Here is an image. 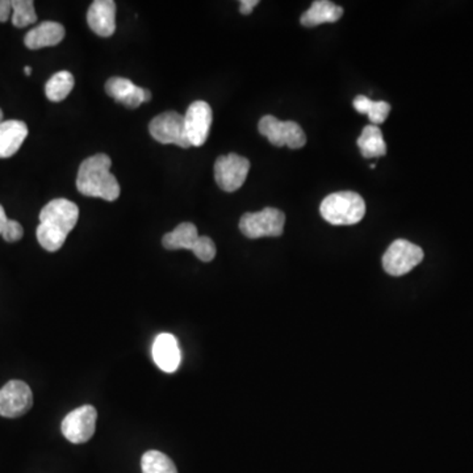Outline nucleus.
<instances>
[{"mask_svg":"<svg viewBox=\"0 0 473 473\" xmlns=\"http://www.w3.org/2000/svg\"><path fill=\"white\" fill-rule=\"evenodd\" d=\"M80 208L67 199H54L40 212L36 236L40 245L50 253L64 246L70 232L77 225Z\"/></svg>","mask_w":473,"mask_h":473,"instance_id":"nucleus-1","label":"nucleus"},{"mask_svg":"<svg viewBox=\"0 0 473 473\" xmlns=\"http://www.w3.org/2000/svg\"><path fill=\"white\" fill-rule=\"evenodd\" d=\"M112 161L107 154H96L80 164L77 188L85 196L115 202L120 196V185L111 172Z\"/></svg>","mask_w":473,"mask_h":473,"instance_id":"nucleus-2","label":"nucleus"},{"mask_svg":"<svg viewBox=\"0 0 473 473\" xmlns=\"http://www.w3.org/2000/svg\"><path fill=\"white\" fill-rule=\"evenodd\" d=\"M320 212L332 225H355L366 215V202L355 192H335L321 202Z\"/></svg>","mask_w":473,"mask_h":473,"instance_id":"nucleus-3","label":"nucleus"},{"mask_svg":"<svg viewBox=\"0 0 473 473\" xmlns=\"http://www.w3.org/2000/svg\"><path fill=\"white\" fill-rule=\"evenodd\" d=\"M286 215L277 208H264L261 212L245 213L240 220L243 236L258 240L262 237H280L284 232Z\"/></svg>","mask_w":473,"mask_h":473,"instance_id":"nucleus-4","label":"nucleus"},{"mask_svg":"<svg viewBox=\"0 0 473 473\" xmlns=\"http://www.w3.org/2000/svg\"><path fill=\"white\" fill-rule=\"evenodd\" d=\"M423 261V250L407 240H396L383 256V267L392 277H402Z\"/></svg>","mask_w":473,"mask_h":473,"instance_id":"nucleus-5","label":"nucleus"},{"mask_svg":"<svg viewBox=\"0 0 473 473\" xmlns=\"http://www.w3.org/2000/svg\"><path fill=\"white\" fill-rule=\"evenodd\" d=\"M149 132L156 142L191 148L186 132L185 116L175 111H167L154 118L149 124Z\"/></svg>","mask_w":473,"mask_h":473,"instance_id":"nucleus-6","label":"nucleus"},{"mask_svg":"<svg viewBox=\"0 0 473 473\" xmlns=\"http://www.w3.org/2000/svg\"><path fill=\"white\" fill-rule=\"evenodd\" d=\"M259 134L278 148L288 146L300 149L307 143V136L294 121H280L275 116H263L259 121Z\"/></svg>","mask_w":473,"mask_h":473,"instance_id":"nucleus-7","label":"nucleus"},{"mask_svg":"<svg viewBox=\"0 0 473 473\" xmlns=\"http://www.w3.org/2000/svg\"><path fill=\"white\" fill-rule=\"evenodd\" d=\"M250 172V162L245 156L231 153L218 156L215 164V179L218 187L225 192H234L242 187Z\"/></svg>","mask_w":473,"mask_h":473,"instance_id":"nucleus-8","label":"nucleus"},{"mask_svg":"<svg viewBox=\"0 0 473 473\" xmlns=\"http://www.w3.org/2000/svg\"><path fill=\"white\" fill-rule=\"evenodd\" d=\"M34 394L28 384L21 380H11L0 389V416L18 418L31 410Z\"/></svg>","mask_w":473,"mask_h":473,"instance_id":"nucleus-9","label":"nucleus"},{"mask_svg":"<svg viewBox=\"0 0 473 473\" xmlns=\"http://www.w3.org/2000/svg\"><path fill=\"white\" fill-rule=\"evenodd\" d=\"M96 418V409L91 405H83L70 412L62 421V434L75 445L88 442L94 437Z\"/></svg>","mask_w":473,"mask_h":473,"instance_id":"nucleus-10","label":"nucleus"},{"mask_svg":"<svg viewBox=\"0 0 473 473\" xmlns=\"http://www.w3.org/2000/svg\"><path fill=\"white\" fill-rule=\"evenodd\" d=\"M212 108L207 102L197 100L189 105L185 115L186 132L191 146L204 145L212 126Z\"/></svg>","mask_w":473,"mask_h":473,"instance_id":"nucleus-11","label":"nucleus"},{"mask_svg":"<svg viewBox=\"0 0 473 473\" xmlns=\"http://www.w3.org/2000/svg\"><path fill=\"white\" fill-rule=\"evenodd\" d=\"M105 93L115 102L121 103L126 108H139L143 103L150 102L151 93L146 88H139L126 78L113 77L105 83Z\"/></svg>","mask_w":473,"mask_h":473,"instance_id":"nucleus-12","label":"nucleus"},{"mask_svg":"<svg viewBox=\"0 0 473 473\" xmlns=\"http://www.w3.org/2000/svg\"><path fill=\"white\" fill-rule=\"evenodd\" d=\"M88 23L97 36H112L116 31V3L112 0H95L88 8Z\"/></svg>","mask_w":473,"mask_h":473,"instance_id":"nucleus-13","label":"nucleus"},{"mask_svg":"<svg viewBox=\"0 0 473 473\" xmlns=\"http://www.w3.org/2000/svg\"><path fill=\"white\" fill-rule=\"evenodd\" d=\"M153 359L156 366L167 374L177 371L180 366V348L177 338L170 332H162L154 340Z\"/></svg>","mask_w":473,"mask_h":473,"instance_id":"nucleus-14","label":"nucleus"},{"mask_svg":"<svg viewBox=\"0 0 473 473\" xmlns=\"http://www.w3.org/2000/svg\"><path fill=\"white\" fill-rule=\"evenodd\" d=\"M28 134V126L24 121H3L0 124V158H10L15 156L20 150Z\"/></svg>","mask_w":473,"mask_h":473,"instance_id":"nucleus-15","label":"nucleus"},{"mask_svg":"<svg viewBox=\"0 0 473 473\" xmlns=\"http://www.w3.org/2000/svg\"><path fill=\"white\" fill-rule=\"evenodd\" d=\"M65 39V28L56 21H44L34 27L24 37V44L32 50L37 49L56 47Z\"/></svg>","mask_w":473,"mask_h":473,"instance_id":"nucleus-16","label":"nucleus"},{"mask_svg":"<svg viewBox=\"0 0 473 473\" xmlns=\"http://www.w3.org/2000/svg\"><path fill=\"white\" fill-rule=\"evenodd\" d=\"M343 15V8L328 0H317L313 2L309 10L302 13V26L312 28L325 23H337Z\"/></svg>","mask_w":473,"mask_h":473,"instance_id":"nucleus-17","label":"nucleus"},{"mask_svg":"<svg viewBox=\"0 0 473 473\" xmlns=\"http://www.w3.org/2000/svg\"><path fill=\"white\" fill-rule=\"evenodd\" d=\"M197 228L191 223H183L174 231L164 234L162 243L167 250H194L199 240Z\"/></svg>","mask_w":473,"mask_h":473,"instance_id":"nucleus-18","label":"nucleus"},{"mask_svg":"<svg viewBox=\"0 0 473 473\" xmlns=\"http://www.w3.org/2000/svg\"><path fill=\"white\" fill-rule=\"evenodd\" d=\"M356 143H358L364 158H378V156H384L386 154V145L383 134L377 126H366Z\"/></svg>","mask_w":473,"mask_h":473,"instance_id":"nucleus-19","label":"nucleus"},{"mask_svg":"<svg viewBox=\"0 0 473 473\" xmlns=\"http://www.w3.org/2000/svg\"><path fill=\"white\" fill-rule=\"evenodd\" d=\"M74 75L70 72H58L45 85V95L50 102H62L74 88Z\"/></svg>","mask_w":473,"mask_h":473,"instance_id":"nucleus-20","label":"nucleus"},{"mask_svg":"<svg viewBox=\"0 0 473 473\" xmlns=\"http://www.w3.org/2000/svg\"><path fill=\"white\" fill-rule=\"evenodd\" d=\"M354 108L358 111L359 113H364L369 116L370 120L374 126L383 124L388 118L389 112H391V105L386 102H372L363 95H359L354 100Z\"/></svg>","mask_w":473,"mask_h":473,"instance_id":"nucleus-21","label":"nucleus"},{"mask_svg":"<svg viewBox=\"0 0 473 473\" xmlns=\"http://www.w3.org/2000/svg\"><path fill=\"white\" fill-rule=\"evenodd\" d=\"M142 473H178L174 462L161 451L151 450L143 454Z\"/></svg>","mask_w":473,"mask_h":473,"instance_id":"nucleus-22","label":"nucleus"},{"mask_svg":"<svg viewBox=\"0 0 473 473\" xmlns=\"http://www.w3.org/2000/svg\"><path fill=\"white\" fill-rule=\"evenodd\" d=\"M12 20L16 28H24L37 21V13L34 11V0H12Z\"/></svg>","mask_w":473,"mask_h":473,"instance_id":"nucleus-23","label":"nucleus"},{"mask_svg":"<svg viewBox=\"0 0 473 473\" xmlns=\"http://www.w3.org/2000/svg\"><path fill=\"white\" fill-rule=\"evenodd\" d=\"M0 236L4 238L5 242H18L24 236V229L20 223L10 220L5 215L4 208L0 205Z\"/></svg>","mask_w":473,"mask_h":473,"instance_id":"nucleus-24","label":"nucleus"},{"mask_svg":"<svg viewBox=\"0 0 473 473\" xmlns=\"http://www.w3.org/2000/svg\"><path fill=\"white\" fill-rule=\"evenodd\" d=\"M192 253L202 262H212L216 256V245L210 237L200 236Z\"/></svg>","mask_w":473,"mask_h":473,"instance_id":"nucleus-25","label":"nucleus"},{"mask_svg":"<svg viewBox=\"0 0 473 473\" xmlns=\"http://www.w3.org/2000/svg\"><path fill=\"white\" fill-rule=\"evenodd\" d=\"M12 4L10 0H0V23H5L10 19Z\"/></svg>","mask_w":473,"mask_h":473,"instance_id":"nucleus-26","label":"nucleus"},{"mask_svg":"<svg viewBox=\"0 0 473 473\" xmlns=\"http://www.w3.org/2000/svg\"><path fill=\"white\" fill-rule=\"evenodd\" d=\"M259 4L258 0H242L240 3V12L242 15H250L253 12L254 8Z\"/></svg>","mask_w":473,"mask_h":473,"instance_id":"nucleus-27","label":"nucleus"},{"mask_svg":"<svg viewBox=\"0 0 473 473\" xmlns=\"http://www.w3.org/2000/svg\"><path fill=\"white\" fill-rule=\"evenodd\" d=\"M24 72H26L27 75L32 74V69L29 66L24 67Z\"/></svg>","mask_w":473,"mask_h":473,"instance_id":"nucleus-28","label":"nucleus"},{"mask_svg":"<svg viewBox=\"0 0 473 473\" xmlns=\"http://www.w3.org/2000/svg\"><path fill=\"white\" fill-rule=\"evenodd\" d=\"M3 123V111L2 108H0V124Z\"/></svg>","mask_w":473,"mask_h":473,"instance_id":"nucleus-29","label":"nucleus"}]
</instances>
